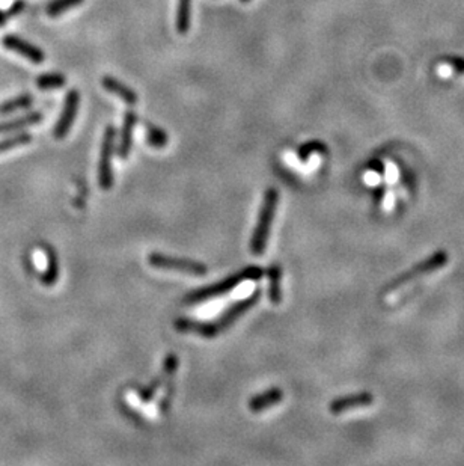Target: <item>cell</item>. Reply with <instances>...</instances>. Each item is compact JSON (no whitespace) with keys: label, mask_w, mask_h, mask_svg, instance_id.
<instances>
[{"label":"cell","mask_w":464,"mask_h":466,"mask_svg":"<svg viewBox=\"0 0 464 466\" xmlns=\"http://www.w3.org/2000/svg\"><path fill=\"white\" fill-rule=\"evenodd\" d=\"M115 140H116V129L114 125H107L104 130L101 153H100V165H99V183L103 190H110L114 186V153H115Z\"/></svg>","instance_id":"obj_6"},{"label":"cell","mask_w":464,"mask_h":466,"mask_svg":"<svg viewBox=\"0 0 464 466\" xmlns=\"http://www.w3.org/2000/svg\"><path fill=\"white\" fill-rule=\"evenodd\" d=\"M25 6H26L25 0H16V2H14L10 6L8 11H6V16H8V17H17V16H20V14L25 11Z\"/></svg>","instance_id":"obj_24"},{"label":"cell","mask_w":464,"mask_h":466,"mask_svg":"<svg viewBox=\"0 0 464 466\" xmlns=\"http://www.w3.org/2000/svg\"><path fill=\"white\" fill-rule=\"evenodd\" d=\"M263 275H264L263 269L257 268V266H249V268L237 272L235 275L227 278L224 281H222V283H217V284H213L209 287L201 288V290L190 293L185 298V303L194 305V303H201V302H207L209 299L219 298V296H223V294L229 293L231 290H234L235 287H238L242 283H244V281H257Z\"/></svg>","instance_id":"obj_2"},{"label":"cell","mask_w":464,"mask_h":466,"mask_svg":"<svg viewBox=\"0 0 464 466\" xmlns=\"http://www.w3.org/2000/svg\"><path fill=\"white\" fill-rule=\"evenodd\" d=\"M42 120H44V116L41 112H31L27 115L18 116L16 118V120L0 122V135H2V133H11V131H17L26 127H32V125L35 124H40Z\"/></svg>","instance_id":"obj_15"},{"label":"cell","mask_w":464,"mask_h":466,"mask_svg":"<svg viewBox=\"0 0 464 466\" xmlns=\"http://www.w3.org/2000/svg\"><path fill=\"white\" fill-rule=\"evenodd\" d=\"M79 106H80L79 90H70L68 92H66V97L64 100L62 112H61V115H59V120H57V122L55 125V130H53V136L56 139L61 140L66 135H68L74 121H76Z\"/></svg>","instance_id":"obj_7"},{"label":"cell","mask_w":464,"mask_h":466,"mask_svg":"<svg viewBox=\"0 0 464 466\" xmlns=\"http://www.w3.org/2000/svg\"><path fill=\"white\" fill-rule=\"evenodd\" d=\"M2 46L6 50L14 51V53H17L21 57L27 59V61H31L32 64H42L44 61H46V53H44L40 47H36L34 46V44L27 42L26 40L20 38V36H16V35L3 36Z\"/></svg>","instance_id":"obj_8"},{"label":"cell","mask_w":464,"mask_h":466,"mask_svg":"<svg viewBox=\"0 0 464 466\" xmlns=\"http://www.w3.org/2000/svg\"><path fill=\"white\" fill-rule=\"evenodd\" d=\"M282 400H283V391L279 388H272V389L264 391L263 394L252 397L249 402V409L253 413H259V412L273 408L274 404L281 403Z\"/></svg>","instance_id":"obj_13"},{"label":"cell","mask_w":464,"mask_h":466,"mask_svg":"<svg viewBox=\"0 0 464 466\" xmlns=\"http://www.w3.org/2000/svg\"><path fill=\"white\" fill-rule=\"evenodd\" d=\"M10 17L6 16V12L3 11H0V27H3L6 25V20H8Z\"/></svg>","instance_id":"obj_25"},{"label":"cell","mask_w":464,"mask_h":466,"mask_svg":"<svg viewBox=\"0 0 464 466\" xmlns=\"http://www.w3.org/2000/svg\"><path fill=\"white\" fill-rule=\"evenodd\" d=\"M57 276H59V266H57L56 255L51 253V250H47V269L42 273L41 281L46 285H53L57 281Z\"/></svg>","instance_id":"obj_23"},{"label":"cell","mask_w":464,"mask_h":466,"mask_svg":"<svg viewBox=\"0 0 464 466\" xmlns=\"http://www.w3.org/2000/svg\"><path fill=\"white\" fill-rule=\"evenodd\" d=\"M177 368H178L177 354L175 353H169L168 357H166V359H164L162 373L155 377L151 385H148L145 389L140 391V394H139L140 400L144 402V403L151 402L157 391H159L164 383L169 382L170 379H174V376L177 373Z\"/></svg>","instance_id":"obj_9"},{"label":"cell","mask_w":464,"mask_h":466,"mask_svg":"<svg viewBox=\"0 0 464 466\" xmlns=\"http://www.w3.org/2000/svg\"><path fill=\"white\" fill-rule=\"evenodd\" d=\"M278 203H279L278 190L273 189V187L267 189L266 195H264L263 207H261L258 224L255 226V231H253L252 240H250V250H252L253 255L259 257V255L264 254L268 235H270V231H272V225H273V220H274L276 207H278Z\"/></svg>","instance_id":"obj_3"},{"label":"cell","mask_w":464,"mask_h":466,"mask_svg":"<svg viewBox=\"0 0 464 466\" xmlns=\"http://www.w3.org/2000/svg\"><path fill=\"white\" fill-rule=\"evenodd\" d=\"M261 299V290L258 288L257 292H253L249 298L243 300H238L234 305L229 307L224 313L216 319L214 322H199L192 319H177L174 326L179 332H189V334H194L204 338H216L220 335L223 331L231 328L235 323L237 319H240L243 314L248 313L250 308L257 305Z\"/></svg>","instance_id":"obj_1"},{"label":"cell","mask_w":464,"mask_h":466,"mask_svg":"<svg viewBox=\"0 0 464 466\" xmlns=\"http://www.w3.org/2000/svg\"><path fill=\"white\" fill-rule=\"evenodd\" d=\"M145 138L146 144L155 150H162L169 144L168 133L153 122H145Z\"/></svg>","instance_id":"obj_17"},{"label":"cell","mask_w":464,"mask_h":466,"mask_svg":"<svg viewBox=\"0 0 464 466\" xmlns=\"http://www.w3.org/2000/svg\"><path fill=\"white\" fill-rule=\"evenodd\" d=\"M35 85L42 91L57 90V88H62L66 85V77L61 73H46L36 77Z\"/></svg>","instance_id":"obj_19"},{"label":"cell","mask_w":464,"mask_h":466,"mask_svg":"<svg viewBox=\"0 0 464 466\" xmlns=\"http://www.w3.org/2000/svg\"><path fill=\"white\" fill-rule=\"evenodd\" d=\"M190 20H192V0H178L175 27L179 35H185L189 32Z\"/></svg>","instance_id":"obj_16"},{"label":"cell","mask_w":464,"mask_h":466,"mask_svg":"<svg viewBox=\"0 0 464 466\" xmlns=\"http://www.w3.org/2000/svg\"><path fill=\"white\" fill-rule=\"evenodd\" d=\"M138 114L133 112V110H127L124 115L123 121V133H121V140H119L118 146V155L119 159H129V155L131 153V145H133V131L136 129L138 124Z\"/></svg>","instance_id":"obj_11"},{"label":"cell","mask_w":464,"mask_h":466,"mask_svg":"<svg viewBox=\"0 0 464 466\" xmlns=\"http://www.w3.org/2000/svg\"><path fill=\"white\" fill-rule=\"evenodd\" d=\"M83 2H85V0H53V2H50L47 5L46 12H47L49 17H59L65 12L77 8V6L81 5Z\"/></svg>","instance_id":"obj_20"},{"label":"cell","mask_w":464,"mask_h":466,"mask_svg":"<svg viewBox=\"0 0 464 466\" xmlns=\"http://www.w3.org/2000/svg\"><path fill=\"white\" fill-rule=\"evenodd\" d=\"M32 105H34V95L21 94L11 100L0 103V115H10V114L17 112V110L31 107Z\"/></svg>","instance_id":"obj_18"},{"label":"cell","mask_w":464,"mask_h":466,"mask_svg":"<svg viewBox=\"0 0 464 466\" xmlns=\"http://www.w3.org/2000/svg\"><path fill=\"white\" fill-rule=\"evenodd\" d=\"M240 2H242V3H249L250 0H240Z\"/></svg>","instance_id":"obj_26"},{"label":"cell","mask_w":464,"mask_h":466,"mask_svg":"<svg viewBox=\"0 0 464 466\" xmlns=\"http://www.w3.org/2000/svg\"><path fill=\"white\" fill-rule=\"evenodd\" d=\"M446 264H448V254L445 253V250H437V253L431 254L421 263L413 266L410 270L401 273L398 278H395L392 283L387 285L386 294L389 296L392 293L401 292L402 288L411 285L413 283H416V281L422 279L425 276H430L434 272H439L440 269H443Z\"/></svg>","instance_id":"obj_4"},{"label":"cell","mask_w":464,"mask_h":466,"mask_svg":"<svg viewBox=\"0 0 464 466\" xmlns=\"http://www.w3.org/2000/svg\"><path fill=\"white\" fill-rule=\"evenodd\" d=\"M312 154H327V145L321 142V140H309V142L298 148L297 151L300 161H306Z\"/></svg>","instance_id":"obj_22"},{"label":"cell","mask_w":464,"mask_h":466,"mask_svg":"<svg viewBox=\"0 0 464 466\" xmlns=\"http://www.w3.org/2000/svg\"><path fill=\"white\" fill-rule=\"evenodd\" d=\"M374 403V397L371 393H359L353 396L347 397H339L336 398L328 406V411L333 415H341L344 412L359 409V408H366V406H371Z\"/></svg>","instance_id":"obj_10"},{"label":"cell","mask_w":464,"mask_h":466,"mask_svg":"<svg viewBox=\"0 0 464 466\" xmlns=\"http://www.w3.org/2000/svg\"><path fill=\"white\" fill-rule=\"evenodd\" d=\"M268 299L273 305L282 303V268L279 264H272L268 268Z\"/></svg>","instance_id":"obj_14"},{"label":"cell","mask_w":464,"mask_h":466,"mask_svg":"<svg viewBox=\"0 0 464 466\" xmlns=\"http://www.w3.org/2000/svg\"><path fill=\"white\" fill-rule=\"evenodd\" d=\"M34 136L31 133H18V135H14L8 139H3L0 140V154H3L6 151H11V150H16L18 146H23V145H29L32 142Z\"/></svg>","instance_id":"obj_21"},{"label":"cell","mask_w":464,"mask_h":466,"mask_svg":"<svg viewBox=\"0 0 464 466\" xmlns=\"http://www.w3.org/2000/svg\"><path fill=\"white\" fill-rule=\"evenodd\" d=\"M148 264L154 269L159 270H175L187 273V275L193 276H204L207 275V266L202 264L201 261L189 260V258H179V257H170L164 254H151L148 257Z\"/></svg>","instance_id":"obj_5"},{"label":"cell","mask_w":464,"mask_h":466,"mask_svg":"<svg viewBox=\"0 0 464 466\" xmlns=\"http://www.w3.org/2000/svg\"><path fill=\"white\" fill-rule=\"evenodd\" d=\"M101 85H103V88L107 92L116 95L118 99H121L129 106H134L139 101V97H138L136 91L131 90L130 86H127L125 83H123L121 80H118L116 77L104 76L101 79Z\"/></svg>","instance_id":"obj_12"}]
</instances>
